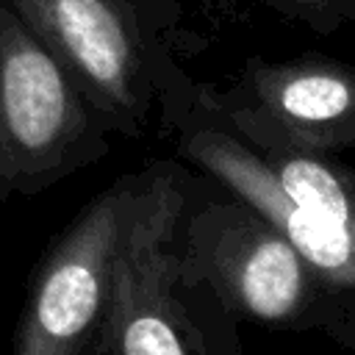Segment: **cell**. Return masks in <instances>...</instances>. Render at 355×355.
<instances>
[{"mask_svg":"<svg viewBox=\"0 0 355 355\" xmlns=\"http://www.w3.org/2000/svg\"><path fill=\"white\" fill-rule=\"evenodd\" d=\"M191 172L175 158L139 169L89 355H244L241 319L205 280L180 272L175 236Z\"/></svg>","mask_w":355,"mask_h":355,"instance_id":"6da1fadb","label":"cell"},{"mask_svg":"<svg viewBox=\"0 0 355 355\" xmlns=\"http://www.w3.org/2000/svg\"><path fill=\"white\" fill-rule=\"evenodd\" d=\"M175 247L180 272L205 280L241 322L322 333L347 294L327 286L258 208L227 189L214 194L200 169L191 172Z\"/></svg>","mask_w":355,"mask_h":355,"instance_id":"7a4b0ae2","label":"cell"},{"mask_svg":"<svg viewBox=\"0 0 355 355\" xmlns=\"http://www.w3.org/2000/svg\"><path fill=\"white\" fill-rule=\"evenodd\" d=\"M161 130L175 153L230 194L258 208L333 288L355 294V219L294 205L266 172L258 150L225 119L211 83L191 80L161 42L150 55Z\"/></svg>","mask_w":355,"mask_h":355,"instance_id":"3957f363","label":"cell"},{"mask_svg":"<svg viewBox=\"0 0 355 355\" xmlns=\"http://www.w3.org/2000/svg\"><path fill=\"white\" fill-rule=\"evenodd\" d=\"M108 150L75 80L0 0V200L33 197Z\"/></svg>","mask_w":355,"mask_h":355,"instance_id":"277c9868","label":"cell"},{"mask_svg":"<svg viewBox=\"0 0 355 355\" xmlns=\"http://www.w3.org/2000/svg\"><path fill=\"white\" fill-rule=\"evenodd\" d=\"M136 189L139 172L116 178L50 239L28 275L11 355L92 352Z\"/></svg>","mask_w":355,"mask_h":355,"instance_id":"5b68a950","label":"cell"},{"mask_svg":"<svg viewBox=\"0 0 355 355\" xmlns=\"http://www.w3.org/2000/svg\"><path fill=\"white\" fill-rule=\"evenodd\" d=\"M108 133L136 139L155 108L153 44L128 0H11Z\"/></svg>","mask_w":355,"mask_h":355,"instance_id":"8992f818","label":"cell"},{"mask_svg":"<svg viewBox=\"0 0 355 355\" xmlns=\"http://www.w3.org/2000/svg\"><path fill=\"white\" fill-rule=\"evenodd\" d=\"M214 100L233 130L263 153L333 155L355 147V67L322 53L247 58Z\"/></svg>","mask_w":355,"mask_h":355,"instance_id":"52a82bcc","label":"cell"},{"mask_svg":"<svg viewBox=\"0 0 355 355\" xmlns=\"http://www.w3.org/2000/svg\"><path fill=\"white\" fill-rule=\"evenodd\" d=\"M266 8L288 17L319 36L338 31L355 19V0H258Z\"/></svg>","mask_w":355,"mask_h":355,"instance_id":"ba28073f","label":"cell"},{"mask_svg":"<svg viewBox=\"0 0 355 355\" xmlns=\"http://www.w3.org/2000/svg\"><path fill=\"white\" fill-rule=\"evenodd\" d=\"M322 333L355 352V294H349V291L344 294V300L338 305V316Z\"/></svg>","mask_w":355,"mask_h":355,"instance_id":"9c48e42d","label":"cell"}]
</instances>
